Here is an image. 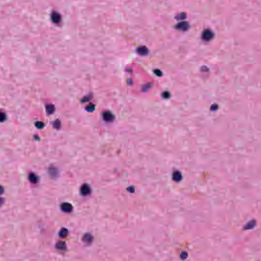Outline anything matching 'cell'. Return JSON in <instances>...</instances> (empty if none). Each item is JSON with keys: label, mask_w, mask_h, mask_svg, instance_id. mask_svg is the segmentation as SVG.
Here are the masks:
<instances>
[{"label": "cell", "mask_w": 261, "mask_h": 261, "mask_svg": "<svg viewBox=\"0 0 261 261\" xmlns=\"http://www.w3.org/2000/svg\"><path fill=\"white\" fill-rule=\"evenodd\" d=\"M36 127L38 129H42L44 127V123L42 122L38 121L36 123Z\"/></svg>", "instance_id": "e0dca14e"}, {"label": "cell", "mask_w": 261, "mask_h": 261, "mask_svg": "<svg viewBox=\"0 0 261 261\" xmlns=\"http://www.w3.org/2000/svg\"><path fill=\"white\" fill-rule=\"evenodd\" d=\"M90 98H91V97H90V95H88V96H86L85 97H84V98H83V102H87V101H89V100H90Z\"/></svg>", "instance_id": "44dd1931"}, {"label": "cell", "mask_w": 261, "mask_h": 261, "mask_svg": "<svg viewBox=\"0 0 261 261\" xmlns=\"http://www.w3.org/2000/svg\"><path fill=\"white\" fill-rule=\"evenodd\" d=\"M187 254L186 253H182L181 254V258L183 259H186L187 258Z\"/></svg>", "instance_id": "7402d4cb"}, {"label": "cell", "mask_w": 261, "mask_h": 261, "mask_svg": "<svg viewBox=\"0 0 261 261\" xmlns=\"http://www.w3.org/2000/svg\"><path fill=\"white\" fill-rule=\"evenodd\" d=\"M176 29L185 31L189 28V25L188 22H182L177 24V25L176 26Z\"/></svg>", "instance_id": "5b68a950"}, {"label": "cell", "mask_w": 261, "mask_h": 261, "mask_svg": "<svg viewBox=\"0 0 261 261\" xmlns=\"http://www.w3.org/2000/svg\"><path fill=\"white\" fill-rule=\"evenodd\" d=\"M51 19L54 23L58 24L61 21V15L58 12L54 11L51 14Z\"/></svg>", "instance_id": "3957f363"}, {"label": "cell", "mask_w": 261, "mask_h": 261, "mask_svg": "<svg viewBox=\"0 0 261 261\" xmlns=\"http://www.w3.org/2000/svg\"><path fill=\"white\" fill-rule=\"evenodd\" d=\"M154 72H155V74H156L157 76H162V72H161L160 70H159V69H156V70H155L154 71Z\"/></svg>", "instance_id": "ffe728a7"}, {"label": "cell", "mask_w": 261, "mask_h": 261, "mask_svg": "<svg viewBox=\"0 0 261 261\" xmlns=\"http://www.w3.org/2000/svg\"><path fill=\"white\" fill-rule=\"evenodd\" d=\"M203 38L204 40L209 41L211 40L213 37V33L210 30H205L203 33Z\"/></svg>", "instance_id": "7a4b0ae2"}, {"label": "cell", "mask_w": 261, "mask_h": 261, "mask_svg": "<svg viewBox=\"0 0 261 261\" xmlns=\"http://www.w3.org/2000/svg\"><path fill=\"white\" fill-rule=\"evenodd\" d=\"M56 247L59 250H65L66 249V244L64 242L59 241L57 242L56 244Z\"/></svg>", "instance_id": "30bf717a"}, {"label": "cell", "mask_w": 261, "mask_h": 261, "mask_svg": "<svg viewBox=\"0 0 261 261\" xmlns=\"http://www.w3.org/2000/svg\"><path fill=\"white\" fill-rule=\"evenodd\" d=\"M162 95H163V97H164L165 98H168L170 96V94H169V93L168 92L165 91V92H164L163 93Z\"/></svg>", "instance_id": "ac0fdd59"}, {"label": "cell", "mask_w": 261, "mask_h": 261, "mask_svg": "<svg viewBox=\"0 0 261 261\" xmlns=\"http://www.w3.org/2000/svg\"><path fill=\"white\" fill-rule=\"evenodd\" d=\"M91 189L87 184H84L81 188V192L83 195L86 196L90 193Z\"/></svg>", "instance_id": "277c9868"}, {"label": "cell", "mask_w": 261, "mask_h": 261, "mask_svg": "<svg viewBox=\"0 0 261 261\" xmlns=\"http://www.w3.org/2000/svg\"><path fill=\"white\" fill-rule=\"evenodd\" d=\"M103 116L104 119L107 121H111L114 118V115L112 114V113H111L109 111L105 112L103 113Z\"/></svg>", "instance_id": "8992f818"}, {"label": "cell", "mask_w": 261, "mask_h": 261, "mask_svg": "<svg viewBox=\"0 0 261 261\" xmlns=\"http://www.w3.org/2000/svg\"><path fill=\"white\" fill-rule=\"evenodd\" d=\"M29 179L30 181L33 183H36L38 181V177L36 175L34 174H31L29 175Z\"/></svg>", "instance_id": "4fadbf2b"}, {"label": "cell", "mask_w": 261, "mask_h": 261, "mask_svg": "<svg viewBox=\"0 0 261 261\" xmlns=\"http://www.w3.org/2000/svg\"><path fill=\"white\" fill-rule=\"evenodd\" d=\"M256 225V221L255 220H251L248 222L244 227V229L246 230H251L253 229Z\"/></svg>", "instance_id": "9c48e42d"}, {"label": "cell", "mask_w": 261, "mask_h": 261, "mask_svg": "<svg viewBox=\"0 0 261 261\" xmlns=\"http://www.w3.org/2000/svg\"><path fill=\"white\" fill-rule=\"evenodd\" d=\"M94 109H95V106L92 104H89L88 105H87V107L86 108V111L88 112H93L94 110Z\"/></svg>", "instance_id": "9a60e30c"}, {"label": "cell", "mask_w": 261, "mask_h": 261, "mask_svg": "<svg viewBox=\"0 0 261 261\" xmlns=\"http://www.w3.org/2000/svg\"><path fill=\"white\" fill-rule=\"evenodd\" d=\"M60 121H58V120H57L54 123V127L57 128H58L59 127H60Z\"/></svg>", "instance_id": "603a6c76"}, {"label": "cell", "mask_w": 261, "mask_h": 261, "mask_svg": "<svg viewBox=\"0 0 261 261\" xmlns=\"http://www.w3.org/2000/svg\"><path fill=\"white\" fill-rule=\"evenodd\" d=\"M137 53L139 54V55H146L148 54V49L145 46H142V47H140L139 48H138L137 49Z\"/></svg>", "instance_id": "ba28073f"}, {"label": "cell", "mask_w": 261, "mask_h": 261, "mask_svg": "<svg viewBox=\"0 0 261 261\" xmlns=\"http://www.w3.org/2000/svg\"><path fill=\"white\" fill-rule=\"evenodd\" d=\"M83 241L85 243H87V244H89L90 243H91L92 242V240H93V237L90 234V233H85L84 236H83Z\"/></svg>", "instance_id": "52a82bcc"}, {"label": "cell", "mask_w": 261, "mask_h": 261, "mask_svg": "<svg viewBox=\"0 0 261 261\" xmlns=\"http://www.w3.org/2000/svg\"><path fill=\"white\" fill-rule=\"evenodd\" d=\"M55 107L53 105H48L46 106V111L48 114H51L53 113L55 111Z\"/></svg>", "instance_id": "8fae6325"}, {"label": "cell", "mask_w": 261, "mask_h": 261, "mask_svg": "<svg viewBox=\"0 0 261 261\" xmlns=\"http://www.w3.org/2000/svg\"><path fill=\"white\" fill-rule=\"evenodd\" d=\"M68 231L65 228L61 229L59 232V235L60 237L61 238H63L66 237L68 235Z\"/></svg>", "instance_id": "7c38bea8"}, {"label": "cell", "mask_w": 261, "mask_h": 261, "mask_svg": "<svg viewBox=\"0 0 261 261\" xmlns=\"http://www.w3.org/2000/svg\"><path fill=\"white\" fill-rule=\"evenodd\" d=\"M186 17V14L185 13H182L176 16V18L177 20H184Z\"/></svg>", "instance_id": "2e32d148"}, {"label": "cell", "mask_w": 261, "mask_h": 261, "mask_svg": "<svg viewBox=\"0 0 261 261\" xmlns=\"http://www.w3.org/2000/svg\"><path fill=\"white\" fill-rule=\"evenodd\" d=\"M182 178V175L178 172H175L173 174V179L175 181H179Z\"/></svg>", "instance_id": "5bb4252c"}, {"label": "cell", "mask_w": 261, "mask_h": 261, "mask_svg": "<svg viewBox=\"0 0 261 261\" xmlns=\"http://www.w3.org/2000/svg\"><path fill=\"white\" fill-rule=\"evenodd\" d=\"M6 118V116L5 114V113H4L1 112V121L2 122V121H4V120H5Z\"/></svg>", "instance_id": "d6986e66"}, {"label": "cell", "mask_w": 261, "mask_h": 261, "mask_svg": "<svg viewBox=\"0 0 261 261\" xmlns=\"http://www.w3.org/2000/svg\"><path fill=\"white\" fill-rule=\"evenodd\" d=\"M61 210L66 213H69L73 210V206L70 203H64L61 205Z\"/></svg>", "instance_id": "6da1fadb"}]
</instances>
